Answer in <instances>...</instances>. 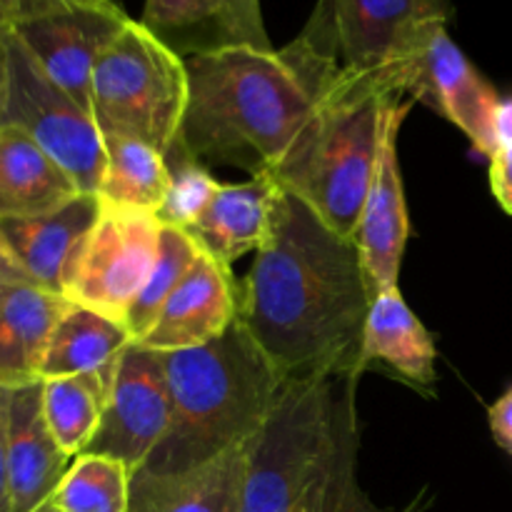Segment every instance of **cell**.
I'll use <instances>...</instances> for the list:
<instances>
[{"label":"cell","instance_id":"5b68a950","mask_svg":"<svg viewBox=\"0 0 512 512\" xmlns=\"http://www.w3.org/2000/svg\"><path fill=\"white\" fill-rule=\"evenodd\" d=\"M343 370L285 383L273 413L248 443L238 512H323Z\"/></svg>","mask_w":512,"mask_h":512},{"label":"cell","instance_id":"7c38bea8","mask_svg":"<svg viewBox=\"0 0 512 512\" xmlns=\"http://www.w3.org/2000/svg\"><path fill=\"white\" fill-rule=\"evenodd\" d=\"M413 103L415 100H398L388 108L378 163L370 178L358 233H355L370 300L383 290L398 288L400 265L410 238L408 203H405L398 160V133Z\"/></svg>","mask_w":512,"mask_h":512},{"label":"cell","instance_id":"e0dca14e","mask_svg":"<svg viewBox=\"0 0 512 512\" xmlns=\"http://www.w3.org/2000/svg\"><path fill=\"white\" fill-rule=\"evenodd\" d=\"M73 458L45 423L43 380L10 393L8 488L10 512H35L50 503Z\"/></svg>","mask_w":512,"mask_h":512},{"label":"cell","instance_id":"74e56055","mask_svg":"<svg viewBox=\"0 0 512 512\" xmlns=\"http://www.w3.org/2000/svg\"><path fill=\"white\" fill-rule=\"evenodd\" d=\"M0 23H5V18H3V15H0Z\"/></svg>","mask_w":512,"mask_h":512},{"label":"cell","instance_id":"8fae6325","mask_svg":"<svg viewBox=\"0 0 512 512\" xmlns=\"http://www.w3.org/2000/svg\"><path fill=\"white\" fill-rule=\"evenodd\" d=\"M170 400L163 353L130 343L85 453L105 455L138 473L168 433Z\"/></svg>","mask_w":512,"mask_h":512},{"label":"cell","instance_id":"8992f818","mask_svg":"<svg viewBox=\"0 0 512 512\" xmlns=\"http://www.w3.org/2000/svg\"><path fill=\"white\" fill-rule=\"evenodd\" d=\"M188 108L185 58L130 18L100 53L90 78V115L108 135L135 138L168 155Z\"/></svg>","mask_w":512,"mask_h":512},{"label":"cell","instance_id":"d6a6232c","mask_svg":"<svg viewBox=\"0 0 512 512\" xmlns=\"http://www.w3.org/2000/svg\"><path fill=\"white\" fill-rule=\"evenodd\" d=\"M15 283H30V280L25 278L23 270L15 265V260L10 258L8 248H5L3 238H0V293H3L8 285H15Z\"/></svg>","mask_w":512,"mask_h":512},{"label":"cell","instance_id":"7402d4cb","mask_svg":"<svg viewBox=\"0 0 512 512\" xmlns=\"http://www.w3.org/2000/svg\"><path fill=\"white\" fill-rule=\"evenodd\" d=\"M70 300L33 283H15L0 293V385L40 383L50 335Z\"/></svg>","mask_w":512,"mask_h":512},{"label":"cell","instance_id":"1f68e13d","mask_svg":"<svg viewBox=\"0 0 512 512\" xmlns=\"http://www.w3.org/2000/svg\"><path fill=\"white\" fill-rule=\"evenodd\" d=\"M488 418L495 443L512 455V388L503 393V398H498V403L490 408Z\"/></svg>","mask_w":512,"mask_h":512},{"label":"cell","instance_id":"277c9868","mask_svg":"<svg viewBox=\"0 0 512 512\" xmlns=\"http://www.w3.org/2000/svg\"><path fill=\"white\" fill-rule=\"evenodd\" d=\"M410 100L390 75L340 70L318 95L310 120L275 178L335 233L355 240L370 178L378 163L388 108Z\"/></svg>","mask_w":512,"mask_h":512},{"label":"cell","instance_id":"d4e9b609","mask_svg":"<svg viewBox=\"0 0 512 512\" xmlns=\"http://www.w3.org/2000/svg\"><path fill=\"white\" fill-rule=\"evenodd\" d=\"M105 143V173L98 198L113 208L158 213L170 188L168 158L153 145L135 138L108 135Z\"/></svg>","mask_w":512,"mask_h":512},{"label":"cell","instance_id":"9a60e30c","mask_svg":"<svg viewBox=\"0 0 512 512\" xmlns=\"http://www.w3.org/2000/svg\"><path fill=\"white\" fill-rule=\"evenodd\" d=\"M238 323V283L230 265L208 253L180 280L175 293L160 310L153 328L138 345L158 353L203 348L223 338Z\"/></svg>","mask_w":512,"mask_h":512},{"label":"cell","instance_id":"f1b7e54d","mask_svg":"<svg viewBox=\"0 0 512 512\" xmlns=\"http://www.w3.org/2000/svg\"><path fill=\"white\" fill-rule=\"evenodd\" d=\"M165 158L170 165V188L165 195V203L160 205L155 215L168 228L190 230L203 218L210 200L218 193L220 183L203 163L188 158L185 153L173 150Z\"/></svg>","mask_w":512,"mask_h":512},{"label":"cell","instance_id":"cb8c5ba5","mask_svg":"<svg viewBox=\"0 0 512 512\" xmlns=\"http://www.w3.org/2000/svg\"><path fill=\"white\" fill-rule=\"evenodd\" d=\"M368 365L355 363L338 375V393H335V453L330 465L328 488H325L323 512H423L428 508V490L415 495L405 508L388 510L378 508L368 498L358 480V383Z\"/></svg>","mask_w":512,"mask_h":512},{"label":"cell","instance_id":"44dd1931","mask_svg":"<svg viewBox=\"0 0 512 512\" xmlns=\"http://www.w3.org/2000/svg\"><path fill=\"white\" fill-rule=\"evenodd\" d=\"M130 343L135 340L125 325L83 305L68 303L50 335L40 380L88 378L110 395L115 373Z\"/></svg>","mask_w":512,"mask_h":512},{"label":"cell","instance_id":"83f0119b","mask_svg":"<svg viewBox=\"0 0 512 512\" xmlns=\"http://www.w3.org/2000/svg\"><path fill=\"white\" fill-rule=\"evenodd\" d=\"M200 253H203V250H200V245L195 243V238L188 230L163 225L155 268L153 273H150L148 283H145L143 293L135 300L128 320H125V330H128L130 338H133L135 343L153 328L163 305L168 303L170 295L175 293L180 280H183L185 275L190 273V268L198 263Z\"/></svg>","mask_w":512,"mask_h":512},{"label":"cell","instance_id":"603a6c76","mask_svg":"<svg viewBox=\"0 0 512 512\" xmlns=\"http://www.w3.org/2000/svg\"><path fill=\"white\" fill-rule=\"evenodd\" d=\"M435 340L418 315L405 303L400 288L383 290L370 300L360 360L390 365L413 385L435 383Z\"/></svg>","mask_w":512,"mask_h":512},{"label":"cell","instance_id":"f546056e","mask_svg":"<svg viewBox=\"0 0 512 512\" xmlns=\"http://www.w3.org/2000/svg\"><path fill=\"white\" fill-rule=\"evenodd\" d=\"M490 188L500 208L512 215V145H500L490 155Z\"/></svg>","mask_w":512,"mask_h":512},{"label":"cell","instance_id":"5bb4252c","mask_svg":"<svg viewBox=\"0 0 512 512\" xmlns=\"http://www.w3.org/2000/svg\"><path fill=\"white\" fill-rule=\"evenodd\" d=\"M140 23L180 58L230 48L273 50L260 0H145Z\"/></svg>","mask_w":512,"mask_h":512},{"label":"cell","instance_id":"ffe728a7","mask_svg":"<svg viewBox=\"0 0 512 512\" xmlns=\"http://www.w3.org/2000/svg\"><path fill=\"white\" fill-rule=\"evenodd\" d=\"M83 193L73 175L33 138L0 125V220L40 218Z\"/></svg>","mask_w":512,"mask_h":512},{"label":"cell","instance_id":"4dcf8cb0","mask_svg":"<svg viewBox=\"0 0 512 512\" xmlns=\"http://www.w3.org/2000/svg\"><path fill=\"white\" fill-rule=\"evenodd\" d=\"M10 393H13V390L0 385V512H10V488H8Z\"/></svg>","mask_w":512,"mask_h":512},{"label":"cell","instance_id":"d590c367","mask_svg":"<svg viewBox=\"0 0 512 512\" xmlns=\"http://www.w3.org/2000/svg\"><path fill=\"white\" fill-rule=\"evenodd\" d=\"M35 3H43V0H0V13H3L5 25H8V20L13 18L15 13H20L23 8ZM70 3H103V0H70Z\"/></svg>","mask_w":512,"mask_h":512},{"label":"cell","instance_id":"f35d334b","mask_svg":"<svg viewBox=\"0 0 512 512\" xmlns=\"http://www.w3.org/2000/svg\"><path fill=\"white\" fill-rule=\"evenodd\" d=\"M0 15H3V13H0Z\"/></svg>","mask_w":512,"mask_h":512},{"label":"cell","instance_id":"4fadbf2b","mask_svg":"<svg viewBox=\"0 0 512 512\" xmlns=\"http://www.w3.org/2000/svg\"><path fill=\"white\" fill-rule=\"evenodd\" d=\"M410 100L428 103L445 115L488 158L498 150L495 120L503 98L453 43L448 25L435 28L420 50L410 78Z\"/></svg>","mask_w":512,"mask_h":512},{"label":"cell","instance_id":"2e32d148","mask_svg":"<svg viewBox=\"0 0 512 512\" xmlns=\"http://www.w3.org/2000/svg\"><path fill=\"white\" fill-rule=\"evenodd\" d=\"M98 215V195L80 193L68 205L40 218L0 220V238L30 283L65 298Z\"/></svg>","mask_w":512,"mask_h":512},{"label":"cell","instance_id":"ac0fdd59","mask_svg":"<svg viewBox=\"0 0 512 512\" xmlns=\"http://www.w3.org/2000/svg\"><path fill=\"white\" fill-rule=\"evenodd\" d=\"M283 185L275 173L250 175L245 183H220L203 218L188 230L200 250L230 265L268 243Z\"/></svg>","mask_w":512,"mask_h":512},{"label":"cell","instance_id":"3957f363","mask_svg":"<svg viewBox=\"0 0 512 512\" xmlns=\"http://www.w3.org/2000/svg\"><path fill=\"white\" fill-rule=\"evenodd\" d=\"M168 433L143 473H188L248 443L273 413L288 375L235 323L203 348L163 353Z\"/></svg>","mask_w":512,"mask_h":512},{"label":"cell","instance_id":"ba28073f","mask_svg":"<svg viewBox=\"0 0 512 512\" xmlns=\"http://www.w3.org/2000/svg\"><path fill=\"white\" fill-rule=\"evenodd\" d=\"M328 10L343 73L390 75L410 98L415 60L435 28L448 25L450 0H320Z\"/></svg>","mask_w":512,"mask_h":512},{"label":"cell","instance_id":"836d02e7","mask_svg":"<svg viewBox=\"0 0 512 512\" xmlns=\"http://www.w3.org/2000/svg\"><path fill=\"white\" fill-rule=\"evenodd\" d=\"M495 138H498V148L500 145H512V95L500 100L498 120H495Z\"/></svg>","mask_w":512,"mask_h":512},{"label":"cell","instance_id":"30bf717a","mask_svg":"<svg viewBox=\"0 0 512 512\" xmlns=\"http://www.w3.org/2000/svg\"><path fill=\"white\" fill-rule=\"evenodd\" d=\"M128 20L130 15L118 0H43L15 13L8 20V28L45 75L90 113V78L95 63Z\"/></svg>","mask_w":512,"mask_h":512},{"label":"cell","instance_id":"8d00e7d4","mask_svg":"<svg viewBox=\"0 0 512 512\" xmlns=\"http://www.w3.org/2000/svg\"><path fill=\"white\" fill-rule=\"evenodd\" d=\"M35 512H60V510H55V508H53V505H50V503H48V505H43V508H40V510H35Z\"/></svg>","mask_w":512,"mask_h":512},{"label":"cell","instance_id":"9c48e42d","mask_svg":"<svg viewBox=\"0 0 512 512\" xmlns=\"http://www.w3.org/2000/svg\"><path fill=\"white\" fill-rule=\"evenodd\" d=\"M160 235L155 213L100 203L65 298L125 325L155 268Z\"/></svg>","mask_w":512,"mask_h":512},{"label":"cell","instance_id":"484cf974","mask_svg":"<svg viewBox=\"0 0 512 512\" xmlns=\"http://www.w3.org/2000/svg\"><path fill=\"white\" fill-rule=\"evenodd\" d=\"M108 395L88 378L43 380V413L55 443L78 458L93 443Z\"/></svg>","mask_w":512,"mask_h":512},{"label":"cell","instance_id":"e575fe53","mask_svg":"<svg viewBox=\"0 0 512 512\" xmlns=\"http://www.w3.org/2000/svg\"><path fill=\"white\" fill-rule=\"evenodd\" d=\"M8 90V25L0 23V113Z\"/></svg>","mask_w":512,"mask_h":512},{"label":"cell","instance_id":"7a4b0ae2","mask_svg":"<svg viewBox=\"0 0 512 512\" xmlns=\"http://www.w3.org/2000/svg\"><path fill=\"white\" fill-rule=\"evenodd\" d=\"M188 108L173 150L203 165L278 173L340 73L325 5L285 48H230L185 58ZM170 150V153H173Z\"/></svg>","mask_w":512,"mask_h":512},{"label":"cell","instance_id":"52a82bcc","mask_svg":"<svg viewBox=\"0 0 512 512\" xmlns=\"http://www.w3.org/2000/svg\"><path fill=\"white\" fill-rule=\"evenodd\" d=\"M0 125H13L58 160L83 193L98 195L105 173L103 133L93 115L45 75L8 28V90Z\"/></svg>","mask_w":512,"mask_h":512},{"label":"cell","instance_id":"d6986e66","mask_svg":"<svg viewBox=\"0 0 512 512\" xmlns=\"http://www.w3.org/2000/svg\"><path fill=\"white\" fill-rule=\"evenodd\" d=\"M248 443L188 473L138 470L130 483V512H238Z\"/></svg>","mask_w":512,"mask_h":512},{"label":"cell","instance_id":"6da1fadb","mask_svg":"<svg viewBox=\"0 0 512 512\" xmlns=\"http://www.w3.org/2000/svg\"><path fill=\"white\" fill-rule=\"evenodd\" d=\"M370 295L355 240L283 190L268 243L238 285V323L288 378L360 360Z\"/></svg>","mask_w":512,"mask_h":512},{"label":"cell","instance_id":"4316f807","mask_svg":"<svg viewBox=\"0 0 512 512\" xmlns=\"http://www.w3.org/2000/svg\"><path fill=\"white\" fill-rule=\"evenodd\" d=\"M133 473L105 455L73 458L50 505L60 512H130Z\"/></svg>","mask_w":512,"mask_h":512}]
</instances>
